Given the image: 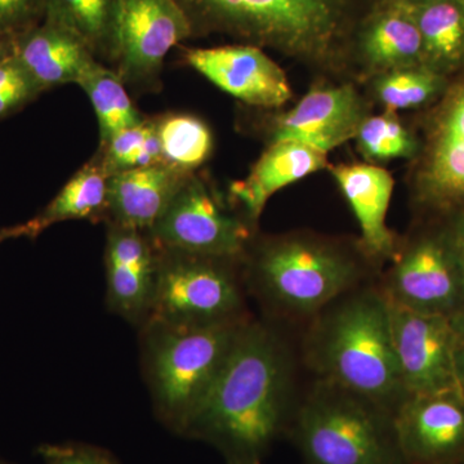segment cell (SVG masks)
I'll return each mask as SVG.
<instances>
[{
	"label": "cell",
	"instance_id": "obj_24",
	"mask_svg": "<svg viewBox=\"0 0 464 464\" xmlns=\"http://www.w3.org/2000/svg\"><path fill=\"white\" fill-rule=\"evenodd\" d=\"M79 87L90 99L100 128V145L116 133L145 121L128 94L127 87L112 67L93 61L79 78Z\"/></svg>",
	"mask_w": 464,
	"mask_h": 464
},
{
	"label": "cell",
	"instance_id": "obj_18",
	"mask_svg": "<svg viewBox=\"0 0 464 464\" xmlns=\"http://www.w3.org/2000/svg\"><path fill=\"white\" fill-rule=\"evenodd\" d=\"M326 167V152L290 140L273 141L248 176L231 183L228 201L250 222L258 225L273 195Z\"/></svg>",
	"mask_w": 464,
	"mask_h": 464
},
{
	"label": "cell",
	"instance_id": "obj_31",
	"mask_svg": "<svg viewBox=\"0 0 464 464\" xmlns=\"http://www.w3.org/2000/svg\"><path fill=\"white\" fill-rule=\"evenodd\" d=\"M44 16L45 0H0V35L20 36Z\"/></svg>",
	"mask_w": 464,
	"mask_h": 464
},
{
	"label": "cell",
	"instance_id": "obj_41",
	"mask_svg": "<svg viewBox=\"0 0 464 464\" xmlns=\"http://www.w3.org/2000/svg\"><path fill=\"white\" fill-rule=\"evenodd\" d=\"M384 2H392V0H384Z\"/></svg>",
	"mask_w": 464,
	"mask_h": 464
},
{
	"label": "cell",
	"instance_id": "obj_7",
	"mask_svg": "<svg viewBox=\"0 0 464 464\" xmlns=\"http://www.w3.org/2000/svg\"><path fill=\"white\" fill-rule=\"evenodd\" d=\"M158 248L157 290L146 323L174 328H209L253 316L243 258Z\"/></svg>",
	"mask_w": 464,
	"mask_h": 464
},
{
	"label": "cell",
	"instance_id": "obj_30",
	"mask_svg": "<svg viewBox=\"0 0 464 464\" xmlns=\"http://www.w3.org/2000/svg\"><path fill=\"white\" fill-rule=\"evenodd\" d=\"M41 93L14 54L0 63V121L25 108Z\"/></svg>",
	"mask_w": 464,
	"mask_h": 464
},
{
	"label": "cell",
	"instance_id": "obj_3",
	"mask_svg": "<svg viewBox=\"0 0 464 464\" xmlns=\"http://www.w3.org/2000/svg\"><path fill=\"white\" fill-rule=\"evenodd\" d=\"M298 347L313 380L353 391L393 414L409 398L396 362L390 304L377 280L324 307L299 329Z\"/></svg>",
	"mask_w": 464,
	"mask_h": 464
},
{
	"label": "cell",
	"instance_id": "obj_28",
	"mask_svg": "<svg viewBox=\"0 0 464 464\" xmlns=\"http://www.w3.org/2000/svg\"><path fill=\"white\" fill-rule=\"evenodd\" d=\"M440 78L429 66L420 65L383 72L375 82L378 100L387 111L417 108L439 90Z\"/></svg>",
	"mask_w": 464,
	"mask_h": 464
},
{
	"label": "cell",
	"instance_id": "obj_23",
	"mask_svg": "<svg viewBox=\"0 0 464 464\" xmlns=\"http://www.w3.org/2000/svg\"><path fill=\"white\" fill-rule=\"evenodd\" d=\"M119 5L121 0H45L43 21L72 34L97 61L114 69Z\"/></svg>",
	"mask_w": 464,
	"mask_h": 464
},
{
	"label": "cell",
	"instance_id": "obj_5",
	"mask_svg": "<svg viewBox=\"0 0 464 464\" xmlns=\"http://www.w3.org/2000/svg\"><path fill=\"white\" fill-rule=\"evenodd\" d=\"M286 439L304 464H405L395 414L331 382L304 387Z\"/></svg>",
	"mask_w": 464,
	"mask_h": 464
},
{
	"label": "cell",
	"instance_id": "obj_20",
	"mask_svg": "<svg viewBox=\"0 0 464 464\" xmlns=\"http://www.w3.org/2000/svg\"><path fill=\"white\" fill-rule=\"evenodd\" d=\"M14 57L42 93L78 83L84 70L97 61L72 34L44 21L17 36Z\"/></svg>",
	"mask_w": 464,
	"mask_h": 464
},
{
	"label": "cell",
	"instance_id": "obj_8",
	"mask_svg": "<svg viewBox=\"0 0 464 464\" xmlns=\"http://www.w3.org/2000/svg\"><path fill=\"white\" fill-rule=\"evenodd\" d=\"M148 232L160 248L243 258L257 237V225L192 172Z\"/></svg>",
	"mask_w": 464,
	"mask_h": 464
},
{
	"label": "cell",
	"instance_id": "obj_25",
	"mask_svg": "<svg viewBox=\"0 0 464 464\" xmlns=\"http://www.w3.org/2000/svg\"><path fill=\"white\" fill-rule=\"evenodd\" d=\"M411 7L422 36L424 61L439 66L458 63L464 54V11L456 0L411 3Z\"/></svg>",
	"mask_w": 464,
	"mask_h": 464
},
{
	"label": "cell",
	"instance_id": "obj_39",
	"mask_svg": "<svg viewBox=\"0 0 464 464\" xmlns=\"http://www.w3.org/2000/svg\"><path fill=\"white\" fill-rule=\"evenodd\" d=\"M227 464H262L259 462H241V463H227Z\"/></svg>",
	"mask_w": 464,
	"mask_h": 464
},
{
	"label": "cell",
	"instance_id": "obj_16",
	"mask_svg": "<svg viewBox=\"0 0 464 464\" xmlns=\"http://www.w3.org/2000/svg\"><path fill=\"white\" fill-rule=\"evenodd\" d=\"M365 119L364 103L353 85L319 87L277 119L273 141L290 140L328 152L355 139Z\"/></svg>",
	"mask_w": 464,
	"mask_h": 464
},
{
	"label": "cell",
	"instance_id": "obj_34",
	"mask_svg": "<svg viewBox=\"0 0 464 464\" xmlns=\"http://www.w3.org/2000/svg\"><path fill=\"white\" fill-rule=\"evenodd\" d=\"M449 234H450L451 243H453L458 262L462 270L464 283V215L454 216L450 227H449Z\"/></svg>",
	"mask_w": 464,
	"mask_h": 464
},
{
	"label": "cell",
	"instance_id": "obj_2",
	"mask_svg": "<svg viewBox=\"0 0 464 464\" xmlns=\"http://www.w3.org/2000/svg\"><path fill=\"white\" fill-rule=\"evenodd\" d=\"M243 273L261 316L299 331L335 298L375 282L381 270L359 241L290 232L257 234L244 255Z\"/></svg>",
	"mask_w": 464,
	"mask_h": 464
},
{
	"label": "cell",
	"instance_id": "obj_10",
	"mask_svg": "<svg viewBox=\"0 0 464 464\" xmlns=\"http://www.w3.org/2000/svg\"><path fill=\"white\" fill-rule=\"evenodd\" d=\"M191 35L190 20L176 0H121L114 70L125 87L155 91L167 54Z\"/></svg>",
	"mask_w": 464,
	"mask_h": 464
},
{
	"label": "cell",
	"instance_id": "obj_21",
	"mask_svg": "<svg viewBox=\"0 0 464 464\" xmlns=\"http://www.w3.org/2000/svg\"><path fill=\"white\" fill-rule=\"evenodd\" d=\"M359 50L371 69L387 72L423 65L422 36L408 0L384 3L362 24Z\"/></svg>",
	"mask_w": 464,
	"mask_h": 464
},
{
	"label": "cell",
	"instance_id": "obj_35",
	"mask_svg": "<svg viewBox=\"0 0 464 464\" xmlns=\"http://www.w3.org/2000/svg\"><path fill=\"white\" fill-rule=\"evenodd\" d=\"M20 237H30V230L27 222H25V224L0 228V244L7 240L20 239Z\"/></svg>",
	"mask_w": 464,
	"mask_h": 464
},
{
	"label": "cell",
	"instance_id": "obj_36",
	"mask_svg": "<svg viewBox=\"0 0 464 464\" xmlns=\"http://www.w3.org/2000/svg\"><path fill=\"white\" fill-rule=\"evenodd\" d=\"M17 36L0 35V63L14 56Z\"/></svg>",
	"mask_w": 464,
	"mask_h": 464
},
{
	"label": "cell",
	"instance_id": "obj_4",
	"mask_svg": "<svg viewBox=\"0 0 464 464\" xmlns=\"http://www.w3.org/2000/svg\"><path fill=\"white\" fill-rule=\"evenodd\" d=\"M192 33L218 32L320 65L340 61L362 0H176Z\"/></svg>",
	"mask_w": 464,
	"mask_h": 464
},
{
	"label": "cell",
	"instance_id": "obj_17",
	"mask_svg": "<svg viewBox=\"0 0 464 464\" xmlns=\"http://www.w3.org/2000/svg\"><path fill=\"white\" fill-rule=\"evenodd\" d=\"M359 224V243L382 271L398 249L399 241L387 226V210L393 191L392 176L373 164H341L331 168Z\"/></svg>",
	"mask_w": 464,
	"mask_h": 464
},
{
	"label": "cell",
	"instance_id": "obj_32",
	"mask_svg": "<svg viewBox=\"0 0 464 464\" xmlns=\"http://www.w3.org/2000/svg\"><path fill=\"white\" fill-rule=\"evenodd\" d=\"M38 453L44 464H119L106 449L82 442L41 445Z\"/></svg>",
	"mask_w": 464,
	"mask_h": 464
},
{
	"label": "cell",
	"instance_id": "obj_12",
	"mask_svg": "<svg viewBox=\"0 0 464 464\" xmlns=\"http://www.w3.org/2000/svg\"><path fill=\"white\" fill-rule=\"evenodd\" d=\"M106 306L110 313L141 328L157 290L159 248L148 231L106 224Z\"/></svg>",
	"mask_w": 464,
	"mask_h": 464
},
{
	"label": "cell",
	"instance_id": "obj_27",
	"mask_svg": "<svg viewBox=\"0 0 464 464\" xmlns=\"http://www.w3.org/2000/svg\"><path fill=\"white\" fill-rule=\"evenodd\" d=\"M110 174L163 164L158 136V118H145L141 123L116 133L100 145L99 152Z\"/></svg>",
	"mask_w": 464,
	"mask_h": 464
},
{
	"label": "cell",
	"instance_id": "obj_1",
	"mask_svg": "<svg viewBox=\"0 0 464 464\" xmlns=\"http://www.w3.org/2000/svg\"><path fill=\"white\" fill-rule=\"evenodd\" d=\"M298 331L253 315L183 438L217 449L226 464L259 462L288 438L304 396Z\"/></svg>",
	"mask_w": 464,
	"mask_h": 464
},
{
	"label": "cell",
	"instance_id": "obj_26",
	"mask_svg": "<svg viewBox=\"0 0 464 464\" xmlns=\"http://www.w3.org/2000/svg\"><path fill=\"white\" fill-rule=\"evenodd\" d=\"M158 136L164 163L181 172H195L212 152V132L198 116H159Z\"/></svg>",
	"mask_w": 464,
	"mask_h": 464
},
{
	"label": "cell",
	"instance_id": "obj_11",
	"mask_svg": "<svg viewBox=\"0 0 464 464\" xmlns=\"http://www.w3.org/2000/svg\"><path fill=\"white\" fill-rule=\"evenodd\" d=\"M389 304L396 362L408 396L460 393L450 317Z\"/></svg>",
	"mask_w": 464,
	"mask_h": 464
},
{
	"label": "cell",
	"instance_id": "obj_40",
	"mask_svg": "<svg viewBox=\"0 0 464 464\" xmlns=\"http://www.w3.org/2000/svg\"><path fill=\"white\" fill-rule=\"evenodd\" d=\"M0 464H8V463H5V462H3V460H0Z\"/></svg>",
	"mask_w": 464,
	"mask_h": 464
},
{
	"label": "cell",
	"instance_id": "obj_38",
	"mask_svg": "<svg viewBox=\"0 0 464 464\" xmlns=\"http://www.w3.org/2000/svg\"><path fill=\"white\" fill-rule=\"evenodd\" d=\"M456 2L458 3V5H460V8H462L464 11V0H456Z\"/></svg>",
	"mask_w": 464,
	"mask_h": 464
},
{
	"label": "cell",
	"instance_id": "obj_6",
	"mask_svg": "<svg viewBox=\"0 0 464 464\" xmlns=\"http://www.w3.org/2000/svg\"><path fill=\"white\" fill-rule=\"evenodd\" d=\"M249 319L191 329L146 323L139 329L143 380L154 413L168 430L183 435Z\"/></svg>",
	"mask_w": 464,
	"mask_h": 464
},
{
	"label": "cell",
	"instance_id": "obj_15",
	"mask_svg": "<svg viewBox=\"0 0 464 464\" xmlns=\"http://www.w3.org/2000/svg\"><path fill=\"white\" fill-rule=\"evenodd\" d=\"M415 190L424 207L464 215V82L433 118Z\"/></svg>",
	"mask_w": 464,
	"mask_h": 464
},
{
	"label": "cell",
	"instance_id": "obj_22",
	"mask_svg": "<svg viewBox=\"0 0 464 464\" xmlns=\"http://www.w3.org/2000/svg\"><path fill=\"white\" fill-rule=\"evenodd\" d=\"M110 174L99 154L94 155L65 183L44 209L27 221L30 239L65 221L108 222Z\"/></svg>",
	"mask_w": 464,
	"mask_h": 464
},
{
	"label": "cell",
	"instance_id": "obj_19",
	"mask_svg": "<svg viewBox=\"0 0 464 464\" xmlns=\"http://www.w3.org/2000/svg\"><path fill=\"white\" fill-rule=\"evenodd\" d=\"M188 174L166 163L112 174L109 181L106 224L114 222L149 231L169 206Z\"/></svg>",
	"mask_w": 464,
	"mask_h": 464
},
{
	"label": "cell",
	"instance_id": "obj_33",
	"mask_svg": "<svg viewBox=\"0 0 464 464\" xmlns=\"http://www.w3.org/2000/svg\"><path fill=\"white\" fill-rule=\"evenodd\" d=\"M450 319L454 331V368L458 387L464 398V310Z\"/></svg>",
	"mask_w": 464,
	"mask_h": 464
},
{
	"label": "cell",
	"instance_id": "obj_9",
	"mask_svg": "<svg viewBox=\"0 0 464 464\" xmlns=\"http://www.w3.org/2000/svg\"><path fill=\"white\" fill-rule=\"evenodd\" d=\"M377 285L393 306L448 317L463 311V275L449 228L399 243Z\"/></svg>",
	"mask_w": 464,
	"mask_h": 464
},
{
	"label": "cell",
	"instance_id": "obj_29",
	"mask_svg": "<svg viewBox=\"0 0 464 464\" xmlns=\"http://www.w3.org/2000/svg\"><path fill=\"white\" fill-rule=\"evenodd\" d=\"M355 139L360 152L371 161L409 158L415 151L413 136L392 111L366 116Z\"/></svg>",
	"mask_w": 464,
	"mask_h": 464
},
{
	"label": "cell",
	"instance_id": "obj_37",
	"mask_svg": "<svg viewBox=\"0 0 464 464\" xmlns=\"http://www.w3.org/2000/svg\"><path fill=\"white\" fill-rule=\"evenodd\" d=\"M411 3H427V2H435V0H409Z\"/></svg>",
	"mask_w": 464,
	"mask_h": 464
},
{
	"label": "cell",
	"instance_id": "obj_14",
	"mask_svg": "<svg viewBox=\"0 0 464 464\" xmlns=\"http://www.w3.org/2000/svg\"><path fill=\"white\" fill-rule=\"evenodd\" d=\"M185 61L210 83L246 105L276 109L292 97L285 72L257 45L194 48L186 52Z\"/></svg>",
	"mask_w": 464,
	"mask_h": 464
},
{
	"label": "cell",
	"instance_id": "obj_13",
	"mask_svg": "<svg viewBox=\"0 0 464 464\" xmlns=\"http://www.w3.org/2000/svg\"><path fill=\"white\" fill-rule=\"evenodd\" d=\"M405 464H464V398L458 392L413 395L395 413Z\"/></svg>",
	"mask_w": 464,
	"mask_h": 464
}]
</instances>
